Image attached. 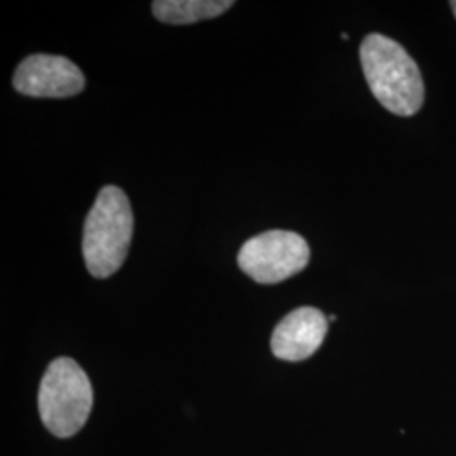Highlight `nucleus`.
Segmentation results:
<instances>
[{
	"label": "nucleus",
	"instance_id": "nucleus-7",
	"mask_svg": "<svg viewBox=\"0 0 456 456\" xmlns=\"http://www.w3.org/2000/svg\"><path fill=\"white\" fill-rule=\"evenodd\" d=\"M232 5V0H156L152 14L164 24L184 26L222 16Z\"/></svg>",
	"mask_w": 456,
	"mask_h": 456
},
{
	"label": "nucleus",
	"instance_id": "nucleus-2",
	"mask_svg": "<svg viewBox=\"0 0 456 456\" xmlns=\"http://www.w3.org/2000/svg\"><path fill=\"white\" fill-rule=\"evenodd\" d=\"M134 232V215L127 195L117 186L98 193L83 228V257L97 279L115 274L126 261Z\"/></svg>",
	"mask_w": 456,
	"mask_h": 456
},
{
	"label": "nucleus",
	"instance_id": "nucleus-8",
	"mask_svg": "<svg viewBox=\"0 0 456 456\" xmlns=\"http://www.w3.org/2000/svg\"><path fill=\"white\" fill-rule=\"evenodd\" d=\"M452 9H453V14L456 16V2H452Z\"/></svg>",
	"mask_w": 456,
	"mask_h": 456
},
{
	"label": "nucleus",
	"instance_id": "nucleus-3",
	"mask_svg": "<svg viewBox=\"0 0 456 456\" xmlns=\"http://www.w3.org/2000/svg\"><path fill=\"white\" fill-rule=\"evenodd\" d=\"M37 404L49 433L58 438L77 435L88 421L94 406L88 375L73 359L53 360L41 380Z\"/></svg>",
	"mask_w": 456,
	"mask_h": 456
},
{
	"label": "nucleus",
	"instance_id": "nucleus-1",
	"mask_svg": "<svg viewBox=\"0 0 456 456\" xmlns=\"http://www.w3.org/2000/svg\"><path fill=\"white\" fill-rule=\"evenodd\" d=\"M360 61L370 92L389 112L414 115L423 105L424 83L416 61L399 43L384 34H369Z\"/></svg>",
	"mask_w": 456,
	"mask_h": 456
},
{
	"label": "nucleus",
	"instance_id": "nucleus-9",
	"mask_svg": "<svg viewBox=\"0 0 456 456\" xmlns=\"http://www.w3.org/2000/svg\"><path fill=\"white\" fill-rule=\"evenodd\" d=\"M342 39H348V34L342 33Z\"/></svg>",
	"mask_w": 456,
	"mask_h": 456
},
{
	"label": "nucleus",
	"instance_id": "nucleus-5",
	"mask_svg": "<svg viewBox=\"0 0 456 456\" xmlns=\"http://www.w3.org/2000/svg\"><path fill=\"white\" fill-rule=\"evenodd\" d=\"M14 88L28 97L66 98L82 94V69L63 56L33 54L20 61L14 73Z\"/></svg>",
	"mask_w": 456,
	"mask_h": 456
},
{
	"label": "nucleus",
	"instance_id": "nucleus-6",
	"mask_svg": "<svg viewBox=\"0 0 456 456\" xmlns=\"http://www.w3.org/2000/svg\"><path fill=\"white\" fill-rule=\"evenodd\" d=\"M328 331V318L316 308L303 306L291 311L276 326L271 348L277 359L301 362L322 346Z\"/></svg>",
	"mask_w": 456,
	"mask_h": 456
},
{
	"label": "nucleus",
	"instance_id": "nucleus-4",
	"mask_svg": "<svg viewBox=\"0 0 456 456\" xmlns=\"http://www.w3.org/2000/svg\"><path fill=\"white\" fill-rule=\"evenodd\" d=\"M239 267L259 284H277L301 273L310 262L306 240L288 230H271L247 240L239 252Z\"/></svg>",
	"mask_w": 456,
	"mask_h": 456
}]
</instances>
